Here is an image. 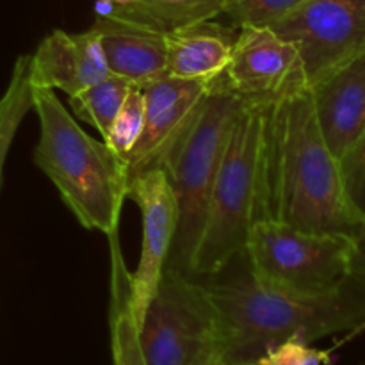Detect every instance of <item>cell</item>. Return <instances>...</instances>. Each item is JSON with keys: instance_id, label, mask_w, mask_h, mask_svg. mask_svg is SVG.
<instances>
[{"instance_id": "obj_15", "label": "cell", "mask_w": 365, "mask_h": 365, "mask_svg": "<svg viewBox=\"0 0 365 365\" xmlns=\"http://www.w3.org/2000/svg\"><path fill=\"white\" fill-rule=\"evenodd\" d=\"M239 29L212 20L166 34V71L177 78H214L227 70Z\"/></svg>"}, {"instance_id": "obj_6", "label": "cell", "mask_w": 365, "mask_h": 365, "mask_svg": "<svg viewBox=\"0 0 365 365\" xmlns=\"http://www.w3.org/2000/svg\"><path fill=\"white\" fill-rule=\"evenodd\" d=\"M148 365H220L221 330L205 284L166 267L138 323Z\"/></svg>"}, {"instance_id": "obj_10", "label": "cell", "mask_w": 365, "mask_h": 365, "mask_svg": "<svg viewBox=\"0 0 365 365\" xmlns=\"http://www.w3.org/2000/svg\"><path fill=\"white\" fill-rule=\"evenodd\" d=\"M127 198L141 209L143 246L138 267L130 273L132 309L141 321L168 266L178 223V203L160 168L141 171L128 182Z\"/></svg>"}, {"instance_id": "obj_17", "label": "cell", "mask_w": 365, "mask_h": 365, "mask_svg": "<svg viewBox=\"0 0 365 365\" xmlns=\"http://www.w3.org/2000/svg\"><path fill=\"white\" fill-rule=\"evenodd\" d=\"M223 2L225 0H135L130 6H114L106 18L127 21L166 36L189 25L214 20L223 13Z\"/></svg>"}, {"instance_id": "obj_18", "label": "cell", "mask_w": 365, "mask_h": 365, "mask_svg": "<svg viewBox=\"0 0 365 365\" xmlns=\"http://www.w3.org/2000/svg\"><path fill=\"white\" fill-rule=\"evenodd\" d=\"M134 88L135 86L127 78L109 73L78 95L70 96V106L78 120L93 125L102 139H106L114 116Z\"/></svg>"}, {"instance_id": "obj_25", "label": "cell", "mask_w": 365, "mask_h": 365, "mask_svg": "<svg viewBox=\"0 0 365 365\" xmlns=\"http://www.w3.org/2000/svg\"><path fill=\"white\" fill-rule=\"evenodd\" d=\"M252 365H257V364H252Z\"/></svg>"}, {"instance_id": "obj_11", "label": "cell", "mask_w": 365, "mask_h": 365, "mask_svg": "<svg viewBox=\"0 0 365 365\" xmlns=\"http://www.w3.org/2000/svg\"><path fill=\"white\" fill-rule=\"evenodd\" d=\"M210 78H177L171 75L146 84L145 127L127 157L128 182L141 171L159 166L164 152L182 130L209 89Z\"/></svg>"}, {"instance_id": "obj_9", "label": "cell", "mask_w": 365, "mask_h": 365, "mask_svg": "<svg viewBox=\"0 0 365 365\" xmlns=\"http://www.w3.org/2000/svg\"><path fill=\"white\" fill-rule=\"evenodd\" d=\"M225 75L241 102L273 103L309 86L298 50L269 27H239Z\"/></svg>"}, {"instance_id": "obj_14", "label": "cell", "mask_w": 365, "mask_h": 365, "mask_svg": "<svg viewBox=\"0 0 365 365\" xmlns=\"http://www.w3.org/2000/svg\"><path fill=\"white\" fill-rule=\"evenodd\" d=\"M91 27L102 43L109 73L127 78L135 88L168 75L164 34L114 18H96Z\"/></svg>"}, {"instance_id": "obj_1", "label": "cell", "mask_w": 365, "mask_h": 365, "mask_svg": "<svg viewBox=\"0 0 365 365\" xmlns=\"http://www.w3.org/2000/svg\"><path fill=\"white\" fill-rule=\"evenodd\" d=\"M264 214L299 230L351 239L365 225L349 203L339 160L321 134L309 86L271 103Z\"/></svg>"}, {"instance_id": "obj_13", "label": "cell", "mask_w": 365, "mask_h": 365, "mask_svg": "<svg viewBox=\"0 0 365 365\" xmlns=\"http://www.w3.org/2000/svg\"><path fill=\"white\" fill-rule=\"evenodd\" d=\"M324 143L341 160L365 128V52L310 86Z\"/></svg>"}, {"instance_id": "obj_19", "label": "cell", "mask_w": 365, "mask_h": 365, "mask_svg": "<svg viewBox=\"0 0 365 365\" xmlns=\"http://www.w3.org/2000/svg\"><path fill=\"white\" fill-rule=\"evenodd\" d=\"M31 56H20L14 61L6 91L0 96V184L7 153L14 141L21 121L32 110V84L29 78Z\"/></svg>"}, {"instance_id": "obj_2", "label": "cell", "mask_w": 365, "mask_h": 365, "mask_svg": "<svg viewBox=\"0 0 365 365\" xmlns=\"http://www.w3.org/2000/svg\"><path fill=\"white\" fill-rule=\"evenodd\" d=\"M221 330L220 365H252L280 342L312 344L365 328V280L349 274L323 292H291L259 284L250 273L205 284Z\"/></svg>"}, {"instance_id": "obj_23", "label": "cell", "mask_w": 365, "mask_h": 365, "mask_svg": "<svg viewBox=\"0 0 365 365\" xmlns=\"http://www.w3.org/2000/svg\"><path fill=\"white\" fill-rule=\"evenodd\" d=\"M327 359L328 355L321 349L312 348L307 342L289 339L267 349L257 360V365H323Z\"/></svg>"}, {"instance_id": "obj_5", "label": "cell", "mask_w": 365, "mask_h": 365, "mask_svg": "<svg viewBox=\"0 0 365 365\" xmlns=\"http://www.w3.org/2000/svg\"><path fill=\"white\" fill-rule=\"evenodd\" d=\"M241 106L225 71L210 78L205 96L157 166L166 173L178 203L177 234L166 267L189 274L205 225L214 177Z\"/></svg>"}, {"instance_id": "obj_3", "label": "cell", "mask_w": 365, "mask_h": 365, "mask_svg": "<svg viewBox=\"0 0 365 365\" xmlns=\"http://www.w3.org/2000/svg\"><path fill=\"white\" fill-rule=\"evenodd\" d=\"M32 110L39 121L36 166L82 227L116 234L128 191L127 160L86 134L52 89L32 88Z\"/></svg>"}, {"instance_id": "obj_20", "label": "cell", "mask_w": 365, "mask_h": 365, "mask_svg": "<svg viewBox=\"0 0 365 365\" xmlns=\"http://www.w3.org/2000/svg\"><path fill=\"white\" fill-rule=\"evenodd\" d=\"M145 127V95L141 88H134L125 98L123 106L114 116L107 138L103 141L127 160Z\"/></svg>"}, {"instance_id": "obj_24", "label": "cell", "mask_w": 365, "mask_h": 365, "mask_svg": "<svg viewBox=\"0 0 365 365\" xmlns=\"http://www.w3.org/2000/svg\"><path fill=\"white\" fill-rule=\"evenodd\" d=\"M135 0H113V4L116 7H123V6H130V4H134Z\"/></svg>"}, {"instance_id": "obj_21", "label": "cell", "mask_w": 365, "mask_h": 365, "mask_svg": "<svg viewBox=\"0 0 365 365\" xmlns=\"http://www.w3.org/2000/svg\"><path fill=\"white\" fill-rule=\"evenodd\" d=\"M303 0H225L223 13L235 27H271Z\"/></svg>"}, {"instance_id": "obj_4", "label": "cell", "mask_w": 365, "mask_h": 365, "mask_svg": "<svg viewBox=\"0 0 365 365\" xmlns=\"http://www.w3.org/2000/svg\"><path fill=\"white\" fill-rule=\"evenodd\" d=\"M271 103L242 102L214 177L202 235L189 264L191 277H216L242 255L250 228L266 220L264 163Z\"/></svg>"}, {"instance_id": "obj_8", "label": "cell", "mask_w": 365, "mask_h": 365, "mask_svg": "<svg viewBox=\"0 0 365 365\" xmlns=\"http://www.w3.org/2000/svg\"><path fill=\"white\" fill-rule=\"evenodd\" d=\"M269 29L298 50L310 88L365 52V0H303Z\"/></svg>"}, {"instance_id": "obj_12", "label": "cell", "mask_w": 365, "mask_h": 365, "mask_svg": "<svg viewBox=\"0 0 365 365\" xmlns=\"http://www.w3.org/2000/svg\"><path fill=\"white\" fill-rule=\"evenodd\" d=\"M107 75L102 43L93 27L81 34L56 29L41 39L29 64L32 88L59 89L68 96L78 95Z\"/></svg>"}, {"instance_id": "obj_16", "label": "cell", "mask_w": 365, "mask_h": 365, "mask_svg": "<svg viewBox=\"0 0 365 365\" xmlns=\"http://www.w3.org/2000/svg\"><path fill=\"white\" fill-rule=\"evenodd\" d=\"M110 248V349L114 365H148L139 342L138 321L132 309L130 271L127 269L116 234L107 235Z\"/></svg>"}, {"instance_id": "obj_7", "label": "cell", "mask_w": 365, "mask_h": 365, "mask_svg": "<svg viewBox=\"0 0 365 365\" xmlns=\"http://www.w3.org/2000/svg\"><path fill=\"white\" fill-rule=\"evenodd\" d=\"M242 255L259 284L312 294L337 287L351 274L353 239L262 220L250 228Z\"/></svg>"}, {"instance_id": "obj_22", "label": "cell", "mask_w": 365, "mask_h": 365, "mask_svg": "<svg viewBox=\"0 0 365 365\" xmlns=\"http://www.w3.org/2000/svg\"><path fill=\"white\" fill-rule=\"evenodd\" d=\"M339 166L349 203L365 221V128L349 152L339 160Z\"/></svg>"}]
</instances>
